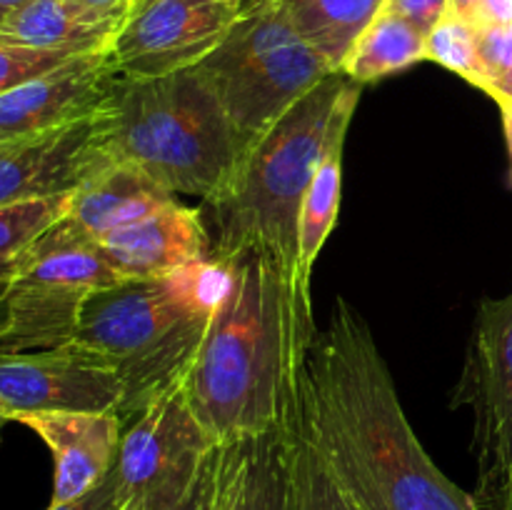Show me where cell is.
<instances>
[{
  "instance_id": "cell-1",
  "label": "cell",
  "mask_w": 512,
  "mask_h": 510,
  "mask_svg": "<svg viewBox=\"0 0 512 510\" xmlns=\"http://www.w3.org/2000/svg\"><path fill=\"white\" fill-rule=\"evenodd\" d=\"M303 418L325 468L360 510H478L408 423L368 320L335 298L303 370Z\"/></svg>"
},
{
  "instance_id": "cell-2",
  "label": "cell",
  "mask_w": 512,
  "mask_h": 510,
  "mask_svg": "<svg viewBox=\"0 0 512 510\" xmlns=\"http://www.w3.org/2000/svg\"><path fill=\"white\" fill-rule=\"evenodd\" d=\"M228 265V290L183 378L188 403L220 445L278 425L318 333L313 295L295 290L273 260L243 253Z\"/></svg>"
},
{
  "instance_id": "cell-3",
  "label": "cell",
  "mask_w": 512,
  "mask_h": 510,
  "mask_svg": "<svg viewBox=\"0 0 512 510\" xmlns=\"http://www.w3.org/2000/svg\"><path fill=\"white\" fill-rule=\"evenodd\" d=\"M345 83L343 73H333L310 90L243 150L228 183L203 200L210 260L230 263L258 253L273 260L295 290L310 295L298 270L300 213Z\"/></svg>"
},
{
  "instance_id": "cell-4",
  "label": "cell",
  "mask_w": 512,
  "mask_h": 510,
  "mask_svg": "<svg viewBox=\"0 0 512 510\" xmlns=\"http://www.w3.org/2000/svg\"><path fill=\"white\" fill-rule=\"evenodd\" d=\"M228 283L230 265L205 260L160 278L120 280L85 300L73 340L123 380V425L185 378Z\"/></svg>"
},
{
  "instance_id": "cell-5",
  "label": "cell",
  "mask_w": 512,
  "mask_h": 510,
  "mask_svg": "<svg viewBox=\"0 0 512 510\" xmlns=\"http://www.w3.org/2000/svg\"><path fill=\"white\" fill-rule=\"evenodd\" d=\"M100 148L173 195L210 198L233 175L245 145L198 68L150 80H115L95 115Z\"/></svg>"
},
{
  "instance_id": "cell-6",
  "label": "cell",
  "mask_w": 512,
  "mask_h": 510,
  "mask_svg": "<svg viewBox=\"0 0 512 510\" xmlns=\"http://www.w3.org/2000/svg\"><path fill=\"white\" fill-rule=\"evenodd\" d=\"M248 148L335 73L300 38L280 0H243L223 43L198 65Z\"/></svg>"
},
{
  "instance_id": "cell-7",
  "label": "cell",
  "mask_w": 512,
  "mask_h": 510,
  "mask_svg": "<svg viewBox=\"0 0 512 510\" xmlns=\"http://www.w3.org/2000/svg\"><path fill=\"white\" fill-rule=\"evenodd\" d=\"M125 280L98 243L58 220L23 253L8 280L0 353H30L70 343L85 300Z\"/></svg>"
},
{
  "instance_id": "cell-8",
  "label": "cell",
  "mask_w": 512,
  "mask_h": 510,
  "mask_svg": "<svg viewBox=\"0 0 512 510\" xmlns=\"http://www.w3.org/2000/svg\"><path fill=\"white\" fill-rule=\"evenodd\" d=\"M218 440L188 403L183 380L150 400L120 438V510H173L203 478Z\"/></svg>"
},
{
  "instance_id": "cell-9",
  "label": "cell",
  "mask_w": 512,
  "mask_h": 510,
  "mask_svg": "<svg viewBox=\"0 0 512 510\" xmlns=\"http://www.w3.org/2000/svg\"><path fill=\"white\" fill-rule=\"evenodd\" d=\"M455 405L473 408L478 510H503L512 493V290L480 303Z\"/></svg>"
},
{
  "instance_id": "cell-10",
  "label": "cell",
  "mask_w": 512,
  "mask_h": 510,
  "mask_svg": "<svg viewBox=\"0 0 512 510\" xmlns=\"http://www.w3.org/2000/svg\"><path fill=\"white\" fill-rule=\"evenodd\" d=\"M243 0H133L108 45V60L125 80L193 70L223 43Z\"/></svg>"
},
{
  "instance_id": "cell-11",
  "label": "cell",
  "mask_w": 512,
  "mask_h": 510,
  "mask_svg": "<svg viewBox=\"0 0 512 510\" xmlns=\"http://www.w3.org/2000/svg\"><path fill=\"white\" fill-rule=\"evenodd\" d=\"M0 400L8 418L23 413H118L123 380L95 350L70 343L0 353Z\"/></svg>"
},
{
  "instance_id": "cell-12",
  "label": "cell",
  "mask_w": 512,
  "mask_h": 510,
  "mask_svg": "<svg viewBox=\"0 0 512 510\" xmlns=\"http://www.w3.org/2000/svg\"><path fill=\"white\" fill-rule=\"evenodd\" d=\"M115 73L105 53H88L0 93V145L88 120L108 100Z\"/></svg>"
},
{
  "instance_id": "cell-13",
  "label": "cell",
  "mask_w": 512,
  "mask_h": 510,
  "mask_svg": "<svg viewBox=\"0 0 512 510\" xmlns=\"http://www.w3.org/2000/svg\"><path fill=\"white\" fill-rule=\"evenodd\" d=\"M95 115L55 133L0 145V208L70 195L113 163L100 148Z\"/></svg>"
},
{
  "instance_id": "cell-14",
  "label": "cell",
  "mask_w": 512,
  "mask_h": 510,
  "mask_svg": "<svg viewBox=\"0 0 512 510\" xmlns=\"http://www.w3.org/2000/svg\"><path fill=\"white\" fill-rule=\"evenodd\" d=\"M13 420L33 430L55 463L53 500L70 503L93 490L118 460L123 420L118 413H23Z\"/></svg>"
},
{
  "instance_id": "cell-15",
  "label": "cell",
  "mask_w": 512,
  "mask_h": 510,
  "mask_svg": "<svg viewBox=\"0 0 512 510\" xmlns=\"http://www.w3.org/2000/svg\"><path fill=\"white\" fill-rule=\"evenodd\" d=\"M100 248L125 280L160 278L210 260V235L200 208L175 200L148 218L115 230Z\"/></svg>"
},
{
  "instance_id": "cell-16",
  "label": "cell",
  "mask_w": 512,
  "mask_h": 510,
  "mask_svg": "<svg viewBox=\"0 0 512 510\" xmlns=\"http://www.w3.org/2000/svg\"><path fill=\"white\" fill-rule=\"evenodd\" d=\"M175 200L178 195L155 183L143 170L110 163L70 193L68 210L60 220L78 238L100 245L115 230L138 223Z\"/></svg>"
},
{
  "instance_id": "cell-17",
  "label": "cell",
  "mask_w": 512,
  "mask_h": 510,
  "mask_svg": "<svg viewBox=\"0 0 512 510\" xmlns=\"http://www.w3.org/2000/svg\"><path fill=\"white\" fill-rule=\"evenodd\" d=\"M360 88L348 78L338 103H335L333 120H330L328 138H325L323 155L318 160L308 193L300 213V238H298V270L300 280L310 288L315 260L328 243L340 213V190H343V153L348 140L350 123L360 103Z\"/></svg>"
},
{
  "instance_id": "cell-18",
  "label": "cell",
  "mask_w": 512,
  "mask_h": 510,
  "mask_svg": "<svg viewBox=\"0 0 512 510\" xmlns=\"http://www.w3.org/2000/svg\"><path fill=\"white\" fill-rule=\"evenodd\" d=\"M123 18H103L75 0H30L0 20V40L35 50L105 53Z\"/></svg>"
},
{
  "instance_id": "cell-19",
  "label": "cell",
  "mask_w": 512,
  "mask_h": 510,
  "mask_svg": "<svg viewBox=\"0 0 512 510\" xmlns=\"http://www.w3.org/2000/svg\"><path fill=\"white\" fill-rule=\"evenodd\" d=\"M285 15L330 65L340 73L355 40L383 10L385 0H280Z\"/></svg>"
},
{
  "instance_id": "cell-20",
  "label": "cell",
  "mask_w": 512,
  "mask_h": 510,
  "mask_svg": "<svg viewBox=\"0 0 512 510\" xmlns=\"http://www.w3.org/2000/svg\"><path fill=\"white\" fill-rule=\"evenodd\" d=\"M425 60V33L400 15L380 10L355 40L340 73L358 85L378 83Z\"/></svg>"
},
{
  "instance_id": "cell-21",
  "label": "cell",
  "mask_w": 512,
  "mask_h": 510,
  "mask_svg": "<svg viewBox=\"0 0 512 510\" xmlns=\"http://www.w3.org/2000/svg\"><path fill=\"white\" fill-rule=\"evenodd\" d=\"M305 370V365H303ZM303 370L295 380L285 403V423H288L290 460H293L295 510H360L343 493L330 470L325 468L318 448L310 440L303 418Z\"/></svg>"
},
{
  "instance_id": "cell-22",
  "label": "cell",
  "mask_w": 512,
  "mask_h": 510,
  "mask_svg": "<svg viewBox=\"0 0 512 510\" xmlns=\"http://www.w3.org/2000/svg\"><path fill=\"white\" fill-rule=\"evenodd\" d=\"M293 390V388H290ZM288 403V400H285ZM245 510H295L293 460H290L285 408L278 425L253 440H245Z\"/></svg>"
},
{
  "instance_id": "cell-23",
  "label": "cell",
  "mask_w": 512,
  "mask_h": 510,
  "mask_svg": "<svg viewBox=\"0 0 512 510\" xmlns=\"http://www.w3.org/2000/svg\"><path fill=\"white\" fill-rule=\"evenodd\" d=\"M70 195L43 200H25V203L0 208V280L13 275L15 265L25 250L65 215Z\"/></svg>"
},
{
  "instance_id": "cell-24",
  "label": "cell",
  "mask_w": 512,
  "mask_h": 510,
  "mask_svg": "<svg viewBox=\"0 0 512 510\" xmlns=\"http://www.w3.org/2000/svg\"><path fill=\"white\" fill-rule=\"evenodd\" d=\"M425 60L443 65L478 90H485L488 85L480 63L478 28L453 13H445L440 23L425 35Z\"/></svg>"
},
{
  "instance_id": "cell-25",
  "label": "cell",
  "mask_w": 512,
  "mask_h": 510,
  "mask_svg": "<svg viewBox=\"0 0 512 510\" xmlns=\"http://www.w3.org/2000/svg\"><path fill=\"white\" fill-rule=\"evenodd\" d=\"M73 58H78V55L23 48V45H10L0 40V93L30 78H38V75L48 73V70L58 68Z\"/></svg>"
},
{
  "instance_id": "cell-26",
  "label": "cell",
  "mask_w": 512,
  "mask_h": 510,
  "mask_svg": "<svg viewBox=\"0 0 512 510\" xmlns=\"http://www.w3.org/2000/svg\"><path fill=\"white\" fill-rule=\"evenodd\" d=\"M245 463H248L245 440L220 445L215 455L213 510H245Z\"/></svg>"
},
{
  "instance_id": "cell-27",
  "label": "cell",
  "mask_w": 512,
  "mask_h": 510,
  "mask_svg": "<svg viewBox=\"0 0 512 510\" xmlns=\"http://www.w3.org/2000/svg\"><path fill=\"white\" fill-rule=\"evenodd\" d=\"M478 45H480V63H483L488 85L495 83L498 78H503L505 73H510L512 70V23L478 30ZM488 85H485V90H488Z\"/></svg>"
},
{
  "instance_id": "cell-28",
  "label": "cell",
  "mask_w": 512,
  "mask_h": 510,
  "mask_svg": "<svg viewBox=\"0 0 512 510\" xmlns=\"http://www.w3.org/2000/svg\"><path fill=\"white\" fill-rule=\"evenodd\" d=\"M383 10L400 15L428 35L448 13V0H385Z\"/></svg>"
},
{
  "instance_id": "cell-29",
  "label": "cell",
  "mask_w": 512,
  "mask_h": 510,
  "mask_svg": "<svg viewBox=\"0 0 512 510\" xmlns=\"http://www.w3.org/2000/svg\"><path fill=\"white\" fill-rule=\"evenodd\" d=\"M48 510H120L118 503V473L115 468L80 498L70 500V503L48 505Z\"/></svg>"
},
{
  "instance_id": "cell-30",
  "label": "cell",
  "mask_w": 512,
  "mask_h": 510,
  "mask_svg": "<svg viewBox=\"0 0 512 510\" xmlns=\"http://www.w3.org/2000/svg\"><path fill=\"white\" fill-rule=\"evenodd\" d=\"M220 448V445H218ZM215 455H218V450L213 453V458H210L208 468H205L203 478H200V483L195 485L193 493L188 495V498L183 500V503L178 505V508L173 510H213V495H215Z\"/></svg>"
},
{
  "instance_id": "cell-31",
  "label": "cell",
  "mask_w": 512,
  "mask_h": 510,
  "mask_svg": "<svg viewBox=\"0 0 512 510\" xmlns=\"http://www.w3.org/2000/svg\"><path fill=\"white\" fill-rule=\"evenodd\" d=\"M470 23L478 30L512 23V0H480Z\"/></svg>"
},
{
  "instance_id": "cell-32",
  "label": "cell",
  "mask_w": 512,
  "mask_h": 510,
  "mask_svg": "<svg viewBox=\"0 0 512 510\" xmlns=\"http://www.w3.org/2000/svg\"><path fill=\"white\" fill-rule=\"evenodd\" d=\"M75 3L103 18H123L133 0H75Z\"/></svg>"
},
{
  "instance_id": "cell-33",
  "label": "cell",
  "mask_w": 512,
  "mask_h": 510,
  "mask_svg": "<svg viewBox=\"0 0 512 510\" xmlns=\"http://www.w3.org/2000/svg\"><path fill=\"white\" fill-rule=\"evenodd\" d=\"M485 95H488L495 105H512V70L505 73L503 78L495 80V83H490Z\"/></svg>"
},
{
  "instance_id": "cell-34",
  "label": "cell",
  "mask_w": 512,
  "mask_h": 510,
  "mask_svg": "<svg viewBox=\"0 0 512 510\" xmlns=\"http://www.w3.org/2000/svg\"><path fill=\"white\" fill-rule=\"evenodd\" d=\"M478 3L480 0H448V13L470 20L473 18L475 8H478Z\"/></svg>"
},
{
  "instance_id": "cell-35",
  "label": "cell",
  "mask_w": 512,
  "mask_h": 510,
  "mask_svg": "<svg viewBox=\"0 0 512 510\" xmlns=\"http://www.w3.org/2000/svg\"><path fill=\"white\" fill-rule=\"evenodd\" d=\"M500 120H503V133H505V145H508L510 163H512V105H498Z\"/></svg>"
},
{
  "instance_id": "cell-36",
  "label": "cell",
  "mask_w": 512,
  "mask_h": 510,
  "mask_svg": "<svg viewBox=\"0 0 512 510\" xmlns=\"http://www.w3.org/2000/svg\"><path fill=\"white\" fill-rule=\"evenodd\" d=\"M25 3H30V0H0V20L13 13V10L23 8Z\"/></svg>"
},
{
  "instance_id": "cell-37",
  "label": "cell",
  "mask_w": 512,
  "mask_h": 510,
  "mask_svg": "<svg viewBox=\"0 0 512 510\" xmlns=\"http://www.w3.org/2000/svg\"><path fill=\"white\" fill-rule=\"evenodd\" d=\"M8 280H0V330L5 325V293H8Z\"/></svg>"
},
{
  "instance_id": "cell-38",
  "label": "cell",
  "mask_w": 512,
  "mask_h": 510,
  "mask_svg": "<svg viewBox=\"0 0 512 510\" xmlns=\"http://www.w3.org/2000/svg\"><path fill=\"white\" fill-rule=\"evenodd\" d=\"M8 410H5V405H3V400H0V435H3V425L8 423Z\"/></svg>"
},
{
  "instance_id": "cell-39",
  "label": "cell",
  "mask_w": 512,
  "mask_h": 510,
  "mask_svg": "<svg viewBox=\"0 0 512 510\" xmlns=\"http://www.w3.org/2000/svg\"><path fill=\"white\" fill-rule=\"evenodd\" d=\"M503 510H512V493H510V498H508V503H505V508Z\"/></svg>"
},
{
  "instance_id": "cell-40",
  "label": "cell",
  "mask_w": 512,
  "mask_h": 510,
  "mask_svg": "<svg viewBox=\"0 0 512 510\" xmlns=\"http://www.w3.org/2000/svg\"><path fill=\"white\" fill-rule=\"evenodd\" d=\"M510 183H512V168H510Z\"/></svg>"
}]
</instances>
